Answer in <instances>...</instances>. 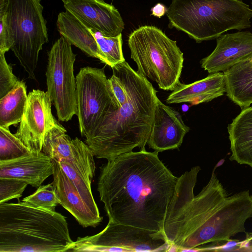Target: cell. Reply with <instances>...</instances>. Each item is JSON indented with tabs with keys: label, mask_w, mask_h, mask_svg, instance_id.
Wrapping results in <instances>:
<instances>
[{
	"label": "cell",
	"mask_w": 252,
	"mask_h": 252,
	"mask_svg": "<svg viewBox=\"0 0 252 252\" xmlns=\"http://www.w3.org/2000/svg\"><path fill=\"white\" fill-rule=\"evenodd\" d=\"M145 149L100 167L97 191L109 221L160 232L178 177Z\"/></svg>",
	"instance_id": "6da1fadb"
},
{
	"label": "cell",
	"mask_w": 252,
	"mask_h": 252,
	"mask_svg": "<svg viewBox=\"0 0 252 252\" xmlns=\"http://www.w3.org/2000/svg\"><path fill=\"white\" fill-rule=\"evenodd\" d=\"M112 69L126 90V100L107 113L85 140L96 158L107 160L136 147L145 149L158 99L151 83L126 61Z\"/></svg>",
	"instance_id": "7a4b0ae2"
},
{
	"label": "cell",
	"mask_w": 252,
	"mask_h": 252,
	"mask_svg": "<svg viewBox=\"0 0 252 252\" xmlns=\"http://www.w3.org/2000/svg\"><path fill=\"white\" fill-rule=\"evenodd\" d=\"M73 242L61 214L24 202L0 203V252H65Z\"/></svg>",
	"instance_id": "3957f363"
},
{
	"label": "cell",
	"mask_w": 252,
	"mask_h": 252,
	"mask_svg": "<svg viewBox=\"0 0 252 252\" xmlns=\"http://www.w3.org/2000/svg\"><path fill=\"white\" fill-rule=\"evenodd\" d=\"M200 170L195 166L178 177L163 224V234L170 246L168 252L188 251L194 236L227 196L215 169L208 184L194 195Z\"/></svg>",
	"instance_id": "277c9868"
},
{
	"label": "cell",
	"mask_w": 252,
	"mask_h": 252,
	"mask_svg": "<svg viewBox=\"0 0 252 252\" xmlns=\"http://www.w3.org/2000/svg\"><path fill=\"white\" fill-rule=\"evenodd\" d=\"M166 15L169 28L199 43L229 30L250 28L252 9L242 0H172Z\"/></svg>",
	"instance_id": "5b68a950"
},
{
	"label": "cell",
	"mask_w": 252,
	"mask_h": 252,
	"mask_svg": "<svg viewBox=\"0 0 252 252\" xmlns=\"http://www.w3.org/2000/svg\"><path fill=\"white\" fill-rule=\"evenodd\" d=\"M128 45L130 57L141 75L156 82L165 91H173L181 83L183 53L176 41L160 29L153 26L139 27L129 35Z\"/></svg>",
	"instance_id": "8992f818"
},
{
	"label": "cell",
	"mask_w": 252,
	"mask_h": 252,
	"mask_svg": "<svg viewBox=\"0 0 252 252\" xmlns=\"http://www.w3.org/2000/svg\"><path fill=\"white\" fill-rule=\"evenodd\" d=\"M7 24L11 50L31 79L36 80L39 53L48 42L41 0H7Z\"/></svg>",
	"instance_id": "52a82bcc"
},
{
	"label": "cell",
	"mask_w": 252,
	"mask_h": 252,
	"mask_svg": "<svg viewBox=\"0 0 252 252\" xmlns=\"http://www.w3.org/2000/svg\"><path fill=\"white\" fill-rule=\"evenodd\" d=\"M76 78L77 116L80 133L86 138L120 104L103 68H81Z\"/></svg>",
	"instance_id": "ba28073f"
},
{
	"label": "cell",
	"mask_w": 252,
	"mask_h": 252,
	"mask_svg": "<svg viewBox=\"0 0 252 252\" xmlns=\"http://www.w3.org/2000/svg\"><path fill=\"white\" fill-rule=\"evenodd\" d=\"M162 233L108 221L100 232L78 237L68 252H168Z\"/></svg>",
	"instance_id": "9c48e42d"
},
{
	"label": "cell",
	"mask_w": 252,
	"mask_h": 252,
	"mask_svg": "<svg viewBox=\"0 0 252 252\" xmlns=\"http://www.w3.org/2000/svg\"><path fill=\"white\" fill-rule=\"evenodd\" d=\"M48 56L47 93L59 120L67 122L77 114L76 78L73 72L76 55L71 44L61 36L53 44Z\"/></svg>",
	"instance_id": "30bf717a"
},
{
	"label": "cell",
	"mask_w": 252,
	"mask_h": 252,
	"mask_svg": "<svg viewBox=\"0 0 252 252\" xmlns=\"http://www.w3.org/2000/svg\"><path fill=\"white\" fill-rule=\"evenodd\" d=\"M252 218V195L244 190L227 196L191 240L188 251L209 243L227 241L231 236L246 233V221Z\"/></svg>",
	"instance_id": "8fae6325"
},
{
	"label": "cell",
	"mask_w": 252,
	"mask_h": 252,
	"mask_svg": "<svg viewBox=\"0 0 252 252\" xmlns=\"http://www.w3.org/2000/svg\"><path fill=\"white\" fill-rule=\"evenodd\" d=\"M51 101L48 93L33 90L28 94L23 115L15 135L32 152L42 151L47 133L62 125L52 114Z\"/></svg>",
	"instance_id": "7c38bea8"
},
{
	"label": "cell",
	"mask_w": 252,
	"mask_h": 252,
	"mask_svg": "<svg viewBox=\"0 0 252 252\" xmlns=\"http://www.w3.org/2000/svg\"><path fill=\"white\" fill-rule=\"evenodd\" d=\"M63 126H54L46 134L42 152L53 160L70 164L83 176L88 184L94 176V154L88 145L76 137L71 139Z\"/></svg>",
	"instance_id": "4fadbf2b"
},
{
	"label": "cell",
	"mask_w": 252,
	"mask_h": 252,
	"mask_svg": "<svg viewBox=\"0 0 252 252\" xmlns=\"http://www.w3.org/2000/svg\"><path fill=\"white\" fill-rule=\"evenodd\" d=\"M53 161L54 166L52 184L59 204L83 227L97 226L103 218L100 215L93 196H87L78 190L59 163Z\"/></svg>",
	"instance_id": "5bb4252c"
},
{
	"label": "cell",
	"mask_w": 252,
	"mask_h": 252,
	"mask_svg": "<svg viewBox=\"0 0 252 252\" xmlns=\"http://www.w3.org/2000/svg\"><path fill=\"white\" fill-rule=\"evenodd\" d=\"M65 10L86 28L95 29L107 36H115L125 24L118 9L104 0H62Z\"/></svg>",
	"instance_id": "9a60e30c"
},
{
	"label": "cell",
	"mask_w": 252,
	"mask_h": 252,
	"mask_svg": "<svg viewBox=\"0 0 252 252\" xmlns=\"http://www.w3.org/2000/svg\"><path fill=\"white\" fill-rule=\"evenodd\" d=\"M252 59V33L249 31L226 33L217 38L214 51L201 61L209 74L223 72L235 64Z\"/></svg>",
	"instance_id": "2e32d148"
},
{
	"label": "cell",
	"mask_w": 252,
	"mask_h": 252,
	"mask_svg": "<svg viewBox=\"0 0 252 252\" xmlns=\"http://www.w3.org/2000/svg\"><path fill=\"white\" fill-rule=\"evenodd\" d=\"M189 130L180 113L158 99L147 144L158 153L178 149Z\"/></svg>",
	"instance_id": "e0dca14e"
},
{
	"label": "cell",
	"mask_w": 252,
	"mask_h": 252,
	"mask_svg": "<svg viewBox=\"0 0 252 252\" xmlns=\"http://www.w3.org/2000/svg\"><path fill=\"white\" fill-rule=\"evenodd\" d=\"M54 162L42 151L14 159L0 161V178H16L38 188L54 173Z\"/></svg>",
	"instance_id": "ac0fdd59"
},
{
	"label": "cell",
	"mask_w": 252,
	"mask_h": 252,
	"mask_svg": "<svg viewBox=\"0 0 252 252\" xmlns=\"http://www.w3.org/2000/svg\"><path fill=\"white\" fill-rule=\"evenodd\" d=\"M226 93L223 72L209 74L206 78L193 83H180L168 95V104L189 102L193 105L207 102Z\"/></svg>",
	"instance_id": "d6986e66"
},
{
	"label": "cell",
	"mask_w": 252,
	"mask_h": 252,
	"mask_svg": "<svg viewBox=\"0 0 252 252\" xmlns=\"http://www.w3.org/2000/svg\"><path fill=\"white\" fill-rule=\"evenodd\" d=\"M229 159L252 167V106L242 109L228 125Z\"/></svg>",
	"instance_id": "ffe728a7"
},
{
	"label": "cell",
	"mask_w": 252,
	"mask_h": 252,
	"mask_svg": "<svg viewBox=\"0 0 252 252\" xmlns=\"http://www.w3.org/2000/svg\"><path fill=\"white\" fill-rule=\"evenodd\" d=\"M58 30L71 44L89 56L97 58L106 64L94 36L73 15L67 11L60 12L57 21Z\"/></svg>",
	"instance_id": "44dd1931"
},
{
	"label": "cell",
	"mask_w": 252,
	"mask_h": 252,
	"mask_svg": "<svg viewBox=\"0 0 252 252\" xmlns=\"http://www.w3.org/2000/svg\"><path fill=\"white\" fill-rule=\"evenodd\" d=\"M226 94L244 109L252 104V59L240 62L223 72Z\"/></svg>",
	"instance_id": "7402d4cb"
},
{
	"label": "cell",
	"mask_w": 252,
	"mask_h": 252,
	"mask_svg": "<svg viewBox=\"0 0 252 252\" xmlns=\"http://www.w3.org/2000/svg\"><path fill=\"white\" fill-rule=\"evenodd\" d=\"M28 99L27 88L23 81L0 98V126L9 129V126L20 123Z\"/></svg>",
	"instance_id": "603a6c76"
},
{
	"label": "cell",
	"mask_w": 252,
	"mask_h": 252,
	"mask_svg": "<svg viewBox=\"0 0 252 252\" xmlns=\"http://www.w3.org/2000/svg\"><path fill=\"white\" fill-rule=\"evenodd\" d=\"M87 28L95 38L105 58L107 65L112 68L125 61L122 51V33L115 36H107L95 29Z\"/></svg>",
	"instance_id": "cb8c5ba5"
},
{
	"label": "cell",
	"mask_w": 252,
	"mask_h": 252,
	"mask_svg": "<svg viewBox=\"0 0 252 252\" xmlns=\"http://www.w3.org/2000/svg\"><path fill=\"white\" fill-rule=\"evenodd\" d=\"M31 153L9 129L0 126V161L14 159Z\"/></svg>",
	"instance_id": "d4e9b609"
},
{
	"label": "cell",
	"mask_w": 252,
	"mask_h": 252,
	"mask_svg": "<svg viewBox=\"0 0 252 252\" xmlns=\"http://www.w3.org/2000/svg\"><path fill=\"white\" fill-rule=\"evenodd\" d=\"M23 202L34 207L55 212L59 201L52 183L41 185L32 194L22 199Z\"/></svg>",
	"instance_id": "484cf974"
},
{
	"label": "cell",
	"mask_w": 252,
	"mask_h": 252,
	"mask_svg": "<svg viewBox=\"0 0 252 252\" xmlns=\"http://www.w3.org/2000/svg\"><path fill=\"white\" fill-rule=\"evenodd\" d=\"M28 183L22 180L0 178V203L16 198L18 202Z\"/></svg>",
	"instance_id": "4316f807"
},
{
	"label": "cell",
	"mask_w": 252,
	"mask_h": 252,
	"mask_svg": "<svg viewBox=\"0 0 252 252\" xmlns=\"http://www.w3.org/2000/svg\"><path fill=\"white\" fill-rule=\"evenodd\" d=\"M20 81L14 75L12 68L5 58V54L0 53V98L12 90Z\"/></svg>",
	"instance_id": "83f0119b"
},
{
	"label": "cell",
	"mask_w": 252,
	"mask_h": 252,
	"mask_svg": "<svg viewBox=\"0 0 252 252\" xmlns=\"http://www.w3.org/2000/svg\"><path fill=\"white\" fill-rule=\"evenodd\" d=\"M58 163L66 176L78 190L87 196H93L91 190V186L88 184L78 171L67 162L60 161Z\"/></svg>",
	"instance_id": "f1b7e54d"
},
{
	"label": "cell",
	"mask_w": 252,
	"mask_h": 252,
	"mask_svg": "<svg viewBox=\"0 0 252 252\" xmlns=\"http://www.w3.org/2000/svg\"><path fill=\"white\" fill-rule=\"evenodd\" d=\"M7 0H0V53L5 54L12 45L7 24Z\"/></svg>",
	"instance_id": "f546056e"
},
{
	"label": "cell",
	"mask_w": 252,
	"mask_h": 252,
	"mask_svg": "<svg viewBox=\"0 0 252 252\" xmlns=\"http://www.w3.org/2000/svg\"><path fill=\"white\" fill-rule=\"evenodd\" d=\"M242 243L243 241H240L238 240H232L230 239L227 241L213 243L217 244L215 246L214 245L205 247H199L196 248L193 251H212L215 252H243Z\"/></svg>",
	"instance_id": "4dcf8cb0"
},
{
	"label": "cell",
	"mask_w": 252,
	"mask_h": 252,
	"mask_svg": "<svg viewBox=\"0 0 252 252\" xmlns=\"http://www.w3.org/2000/svg\"><path fill=\"white\" fill-rule=\"evenodd\" d=\"M109 80L120 106L124 103L127 99L126 90L118 75L113 71Z\"/></svg>",
	"instance_id": "1f68e13d"
},
{
	"label": "cell",
	"mask_w": 252,
	"mask_h": 252,
	"mask_svg": "<svg viewBox=\"0 0 252 252\" xmlns=\"http://www.w3.org/2000/svg\"><path fill=\"white\" fill-rule=\"evenodd\" d=\"M167 9L168 8L164 4L161 3H158L151 8V11L152 15L160 18L167 12Z\"/></svg>",
	"instance_id": "d6a6232c"
},
{
	"label": "cell",
	"mask_w": 252,
	"mask_h": 252,
	"mask_svg": "<svg viewBox=\"0 0 252 252\" xmlns=\"http://www.w3.org/2000/svg\"><path fill=\"white\" fill-rule=\"evenodd\" d=\"M246 238L243 241V252H252V232L246 233Z\"/></svg>",
	"instance_id": "836d02e7"
},
{
	"label": "cell",
	"mask_w": 252,
	"mask_h": 252,
	"mask_svg": "<svg viewBox=\"0 0 252 252\" xmlns=\"http://www.w3.org/2000/svg\"></svg>",
	"instance_id": "e575fe53"
}]
</instances>
